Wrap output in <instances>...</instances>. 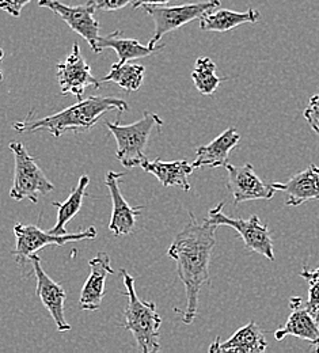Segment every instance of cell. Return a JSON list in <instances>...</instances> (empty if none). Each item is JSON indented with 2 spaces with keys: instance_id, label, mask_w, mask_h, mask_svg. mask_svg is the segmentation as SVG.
Instances as JSON below:
<instances>
[{
  "instance_id": "7",
  "label": "cell",
  "mask_w": 319,
  "mask_h": 353,
  "mask_svg": "<svg viewBox=\"0 0 319 353\" xmlns=\"http://www.w3.org/2000/svg\"><path fill=\"white\" fill-rule=\"evenodd\" d=\"M220 6V0H205L197 3H189L183 6H143L144 11L152 18L155 25V33L148 44L158 45L159 41L170 32H174L183 25L200 19L205 12L216 10Z\"/></svg>"
},
{
  "instance_id": "24",
  "label": "cell",
  "mask_w": 319,
  "mask_h": 353,
  "mask_svg": "<svg viewBox=\"0 0 319 353\" xmlns=\"http://www.w3.org/2000/svg\"><path fill=\"white\" fill-rule=\"evenodd\" d=\"M192 79L203 95H212L226 78L216 75V64L209 57H198L192 71Z\"/></svg>"
},
{
  "instance_id": "5",
  "label": "cell",
  "mask_w": 319,
  "mask_h": 353,
  "mask_svg": "<svg viewBox=\"0 0 319 353\" xmlns=\"http://www.w3.org/2000/svg\"><path fill=\"white\" fill-rule=\"evenodd\" d=\"M8 147L14 154L15 161L10 197L14 201L30 200L37 204L41 196H46L54 190V185L39 166L37 158L30 155L22 143L11 141Z\"/></svg>"
},
{
  "instance_id": "28",
  "label": "cell",
  "mask_w": 319,
  "mask_h": 353,
  "mask_svg": "<svg viewBox=\"0 0 319 353\" xmlns=\"http://www.w3.org/2000/svg\"><path fill=\"white\" fill-rule=\"evenodd\" d=\"M310 288H309V301L306 306L311 310L314 314L319 315V280H313L309 281Z\"/></svg>"
},
{
  "instance_id": "26",
  "label": "cell",
  "mask_w": 319,
  "mask_h": 353,
  "mask_svg": "<svg viewBox=\"0 0 319 353\" xmlns=\"http://www.w3.org/2000/svg\"><path fill=\"white\" fill-rule=\"evenodd\" d=\"M96 10L101 11H116L127 7L128 4H134L135 0H90Z\"/></svg>"
},
{
  "instance_id": "22",
  "label": "cell",
  "mask_w": 319,
  "mask_h": 353,
  "mask_svg": "<svg viewBox=\"0 0 319 353\" xmlns=\"http://www.w3.org/2000/svg\"><path fill=\"white\" fill-rule=\"evenodd\" d=\"M90 183L89 176H82L78 185L72 189L70 196L64 203H56L53 201L52 205L59 210L57 212V221L56 224L49 230V232L56 235H64L67 232V224L74 219V216L78 215V212L82 208L83 200L88 196V188Z\"/></svg>"
},
{
  "instance_id": "30",
  "label": "cell",
  "mask_w": 319,
  "mask_h": 353,
  "mask_svg": "<svg viewBox=\"0 0 319 353\" xmlns=\"http://www.w3.org/2000/svg\"><path fill=\"white\" fill-rule=\"evenodd\" d=\"M300 276L307 280V281H313V280H319V268L316 270H309L306 266L303 268V270L300 272Z\"/></svg>"
},
{
  "instance_id": "10",
  "label": "cell",
  "mask_w": 319,
  "mask_h": 353,
  "mask_svg": "<svg viewBox=\"0 0 319 353\" xmlns=\"http://www.w3.org/2000/svg\"><path fill=\"white\" fill-rule=\"evenodd\" d=\"M56 70L61 95L72 94L81 101L86 88H101V81L92 75V68L82 56L78 43L72 45V52L64 61L56 65Z\"/></svg>"
},
{
  "instance_id": "13",
  "label": "cell",
  "mask_w": 319,
  "mask_h": 353,
  "mask_svg": "<svg viewBox=\"0 0 319 353\" xmlns=\"http://www.w3.org/2000/svg\"><path fill=\"white\" fill-rule=\"evenodd\" d=\"M289 307L292 312L287 322L274 332V339L281 341L287 336H294L309 341L314 345L316 352L319 353V315L303 305V301L299 296L291 298Z\"/></svg>"
},
{
  "instance_id": "3",
  "label": "cell",
  "mask_w": 319,
  "mask_h": 353,
  "mask_svg": "<svg viewBox=\"0 0 319 353\" xmlns=\"http://www.w3.org/2000/svg\"><path fill=\"white\" fill-rule=\"evenodd\" d=\"M128 306L124 312L125 329L131 332L136 341L137 350L143 353H156L161 350V325L162 318L156 311L154 302H145L137 296L135 291V279L125 270H120Z\"/></svg>"
},
{
  "instance_id": "1",
  "label": "cell",
  "mask_w": 319,
  "mask_h": 353,
  "mask_svg": "<svg viewBox=\"0 0 319 353\" xmlns=\"http://www.w3.org/2000/svg\"><path fill=\"white\" fill-rule=\"evenodd\" d=\"M190 221L176 235L167 256L176 261L177 273L186 292V307L183 311L185 325L193 323L198 310V295L204 284H209V263L216 245L218 225L197 221L189 212Z\"/></svg>"
},
{
  "instance_id": "15",
  "label": "cell",
  "mask_w": 319,
  "mask_h": 353,
  "mask_svg": "<svg viewBox=\"0 0 319 353\" xmlns=\"http://www.w3.org/2000/svg\"><path fill=\"white\" fill-rule=\"evenodd\" d=\"M90 274L81 292V309L96 311L105 298V283L109 274H114L110 265V256L105 252L98 253L89 261Z\"/></svg>"
},
{
  "instance_id": "4",
  "label": "cell",
  "mask_w": 319,
  "mask_h": 353,
  "mask_svg": "<svg viewBox=\"0 0 319 353\" xmlns=\"http://www.w3.org/2000/svg\"><path fill=\"white\" fill-rule=\"evenodd\" d=\"M120 117H117L116 123H105L117 143L116 158L125 169L141 168L148 161L145 157L148 140L155 128L161 130L163 127V120L156 113L144 112L143 117L136 123L121 125Z\"/></svg>"
},
{
  "instance_id": "14",
  "label": "cell",
  "mask_w": 319,
  "mask_h": 353,
  "mask_svg": "<svg viewBox=\"0 0 319 353\" xmlns=\"http://www.w3.org/2000/svg\"><path fill=\"white\" fill-rule=\"evenodd\" d=\"M125 176L124 173L107 172L105 176V185L109 190L113 211L109 221V230L116 235H130L135 231L136 218L141 214L144 207H131L128 201L124 199L120 190V179Z\"/></svg>"
},
{
  "instance_id": "8",
  "label": "cell",
  "mask_w": 319,
  "mask_h": 353,
  "mask_svg": "<svg viewBox=\"0 0 319 353\" xmlns=\"http://www.w3.org/2000/svg\"><path fill=\"white\" fill-rule=\"evenodd\" d=\"M225 203L218 204V207L209 210L207 221L215 225H227L234 228L245 242V246L249 252L258 253L274 261V239L271 236L268 224H264L257 215L250 216L249 219H235L229 218L225 212Z\"/></svg>"
},
{
  "instance_id": "11",
  "label": "cell",
  "mask_w": 319,
  "mask_h": 353,
  "mask_svg": "<svg viewBox=\"0 0 319 353\" xmlns=\"http://www.w3.org/2000/svg\"><path fill=\"white\" fill-rule=\"evenodd\" d=\"M227 169L228 190L231 192L235 204L254 200H271L274 199V183H265L256 174L254 168L250 163L243 166L226 165Z\"/></svg>"
},
{
  "instance_id": "12",
  "label": "cell",
  "mask_w": 319,
  "mask_h": 353,
  "mask_svg": "<svg viewBox=\"0 0 319 353\" xmlns=\"http://www.w3.org/2000/svg\"><path fill=\"white\" fill-rule=\"evenodd\" d=\"M30 263L33 266V272L36 274L37 285H36V295L40 298L41 303L44 305L50 316L53 318L57 330L64 333L71 330V325L65 321L64 315V305H65V290L59 283L53 281L46 274L44 268L41 266V259L37 254L30 257Z\"/></svg>"
},
{
  "instance_id": "9",
  "label": "cell",
  "mask_w": 319,
  "mask_h": 353,
  "mask_svg": "<svg viewBox=\"0 0 319 353\" xmlns=\"http://www.w3.org/2000/svg\"><path fill=\"white\" fill-rule=\"evenodd\" d=\"M39 6L57 14L75 33L88 41L94 53H99V22L95 18V6L88 1L81 6H68L60 0H39Z\"/></svg>"
},
{
  "instance_id": "18",
  "label": "cell",
  "mask_w": 319,
  "mask_h": 353,
  "mask_svg": "<svg viewBox=\"0 0 319 353\" xmlns=\"http://www.w3.org/2000/svg\"><path fill=\"white\" fill-rule=\"evenodd\" d=\"M267 348L268 343L264 333L254 321H250L246 326L238 329L225 343H220L219 339H216L211 344L209 352L263 353Z\"/></svg>"
},
{
  "instance_id": "6",
  "label": "cell",
  "mask_w": 319,
  "mask_h": 353,
  "mask_svg": "<svg viewBox=\"0 0 319 353\" xmlns=\"http://www.w3.org/2000/svg\"><path fill=\"white\" fill-rule=\"evenodd\" d=\"M14 234L17 239L15 249L12 252L15 261L22 269L30 261V257L36 254L39 250L44 249L46 246H64L65 243L71 242H81L88 239L96 238V230L95 227H89L81 232L75 234H64V235H56L49 231H43L40 227L34 224H22L15 223L14 225Z\"/></svg>"
},
{
  "instance_id": "25",
  "label": "cell",
  "mask_w": 319,
  "mask_h": 353,
  "mask_svg": "<svg viewBox=\"0 0 319 353\" xmlns=\"http://www.w3.org/2000/svg\"><path fill=\"white\" fill-rule=\"evenodd\" d=\"M303 116L311 130L319 136V92L310 98L309 106L303 112Z\"/></svg>"
},
{
  "instance_id": "20",
  "label": "cell",
  "mask_w": 319,
  "mask_h": 353,
  "mask_svg": "<svg viewBox=\"0 0 319 353\" xmlns=\"http://www.w3.org/2000/svg\"><path fill=\"white\" fill-rule=\"evenodd\" d=\"M260 11L249 8L247 11L238 12L227 8H219L216 11L205 12L200 18V29L204 32L225 33L243 23H257L260 21Z\"/></svg>"
},
{
  "instance_id": "21",
  "label": "cell",
  "mask_w": 319,
  "mask_h": 353,
  "mask_svg": "<svg viewBox=\"0 0 319 353\" xmlns=\"http://www.w3.org/2000/svg\"><path fill=\"white\" fill-rule=\"evenodd\" d=\"M141 169L152 176H156L158 181L163 186H181L185 192L190 190L189 176L193 173L194 168L187 161H174V162H163L161 159H155L152 162L147 161Z\"/></svg>"
},
{
  "instance_id": "17",
  "label": "cell",
  "mask_w": 319,
  "mask_h": 353,
  "mask_svg": "<svg viewBox=\"0 0 319 353\" xmlns=\"http://www.w3.org/2000/svg\"><path fill=\"white\" fill-rule=\"evenodd\" d=\"M240 141V134L235 128H228L225 132L220 133L215 140H212L207 145H200L196 150V159L192 163L194 169L204 168H226L228 163L229 152L238 145Z\"/></svg>"
},
{
  "instance_id": "29",
  "label": "cell",
  "mask_w": 319,
  "mask_h": 353,
  "mask_svg": "<svg viewBox=\"0 0 319 353\" xmlns=\"http://www.w3.org/2000/svg\"><path fill=\"white\" fill-rule=\"evenodd\" d=\"M174 0H135L134 1V8H138V7H143L145 4H154V6H165V4H169Z\"/></svg>"
},
{
  "instance_id": "23",
  "label": "cell",
  "mask_w": 319,
  "mask_h": 353,
  "mask_svg": "<svg viewBox=\"0 0 319 353\" xmlns=\"http://www.w3.org/2000/svg\"><path fill=\"white\" fill-rule=\"evenodd\" d=\"M145 68L141 64H134V63H124L119 64L114 63L110 67V71L107 75H105L101 82L105 83H116L127 91H137L141 88L144 81Z\"/></svg>"
},
{
  "instance_id": "19",
  "label": "cell",
  "mask_w": 319,
  "mask_h": 353,
  "mask_svg": "<svg viewBox=\"0 0 319 353\" xmlns=\"http://www.w3.org/2000/svg\"><path fill=\"white\" fill-rule=\"evenodd\" d=\"M106 48H110L117 53L119 64H124V63H130L131 60L147 57V56L163 49L165 44H140L135 39H124L123 32L116 30L107 36H102V37L99 36V39H98L99 53Z\"/></svg>"
},
{
  "instance_id": "2",
  "label": "cell",
  "mask_w": 319,
  "mask_h": 353,
  "mask_svg": "<svg viewBox=\"0 0 319 353\" xmlns=\"http://www.w3.org/2000/svg\"><path fill=\"white\" fill-rule=\"evenodd\" d=\"M112 110L123 114L128 110V103L116 97L92 95L43 119H36L33 116L34 113L29 112L25 120L14 123V130L17 132H37L45 130L54 137H60L67 131L86 132L92 130L101 117Z\"/></svg>"
},
{
  "instance_id": "31",
  "label": "cell",
  "mask_w": 319,
  "mask_h": 353,
  "mask_svg": "<svg viewBox=\"0 0 319 353\" xmlns=\"http://www.w3.org/2000/svg\"><path fill=\"white\" fill-rule=\"evenodd\" d=\"M4 57V52H3V49L0 48V61H1V59ZM3 81V74H1V71H0V82Z\"/></svg>"
},
{
  "instance_id": "16",
  "label": "cell",
  "mask_w": 319,
  "mask_h": 353,
  "mask_svg": "<svg viewBox=\"0 0 319 353\" xmlns=\"http://www.w3.org/2000/svg\"><path fill=\"white\" fill-rule=\"evenodd\" d=\"M274 189L287 194L285 205L299 207L310 200L319 201V168L310 165L287 182H274Z\"/></svg>"
},
{
  "instance_id": "27",
  "label": "cell",
  "mask_w": 319,
  "mask_h": 353,
  "mask_svg": "<svg viewBox=\"0 0 319 353\" xmlns=\"http://www.w3.org/2000/svg\"><path fill=\"white\" fill-rule=\"evenodd\" d=\"M30 1L32 0H0V10L6 11L11 17L18 18L21 15L22 8Z\"/></svg>"
}]
</instances>
